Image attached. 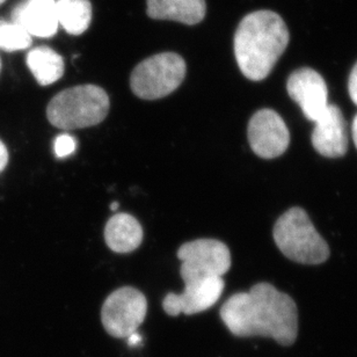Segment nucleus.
<instances>
[{
  "instance_id": "5",
  "label": "nucleus",
  "mask_w": 357,
  "mask_h": 357,
  "mask_svg": "<svg viewBox=\"0 0 357 357\" xmlns=\"http://www.w3.org/2000/svg\"><path fill=\"white\" fill-rule=\"evenodd\" d=\"M185 70V61L176 52L157 54L135 68L131 73V89L141 99H162L181 85Z\"/></svg>"
},
{
  "instance_id": "24",
  "label": "nucleus",
  "mask_w": 357,
  "mask_h": 357,
  "mask_svg": "<svg viewBox=\"0 0 357 357\" xmlns=\"http://www.w3.org/2000/svg\"><path fill=\"white\" fill-rule=\"evenodd\" d=\"M3 1H5V0H0V5H1V3H3Z\"/></svg>"
},
{
  "instance_id": "4",
  "label": "nucleus",
  "mask_w": 357,
  "mask_h": 357,
  "mask_svg": "<svg viewBox=\"0 0 357 357\" xmlns=\"http://www.w3.org/2000/svg\"><path fill=\"white\" fill-rule=\"evenodd\" d=\"M275 244L292 261L320 265L330 258V248L317 232L309 215L298 206L285 211L273 230Z\"/></svg>"
},
{
  "instance_id": "12",
  "label": "nucleus",
  "mask_w": 357,
  "mask_h": 357,
  "mask_svg": "<svg viewBox=\"0 0 357 357\" xmlns=\"http://www.w3.org/2000/svg\"><path fill=\"white\" fill-rule=\"evenodd\" d=\"M12 19L31 36L52 38L59 29L56 0H26L13 10Z\"/></svg>"
},
{
  "instance_id": "3",
  "label": "nucleus",
  "mask_w": 357,
  "mask_h": 357,
  "mask_svg": "<svg viewBox=\"0 0 357 357\" xmlns=\"http://www.w3.org/2000/svg\"><path fill=\"white\" fill-rule=\"evenodd\" d=\"M109 112L106 91L96 85H79L59 92L47 108V117L54 127L75 130L102 122Z\"/></svg>"
},
{
  "instance_id": "2",
  "label": "nucleus",
  "mask_w": 357,
  "mask_h": 357,
  "mask_svg": "<svg viewBox=\"0 0 357 357\" xmlns=\"http://www.w3.org/2000/svg\"><path fill=\"white\" fill-rule=\"evenodd\" d=\"M289 40L288 27L278 14L268 10L248 14L234 34V56L241 73L253 82L267 78Z\"/></svg>"
},
{
  "instance_id": "20",
  "label": "nucleus",
  "mask_w": 357,
  "mask_h": 357,
  "mask_svg": "<svg viewBox=\"0 0 357 357\" xmlns=\"http://www.w3.org/2000/svg\"><path fill=\"white\" fill-rule=\"evenodd\" d=\"M8 162V151L3 142L0 141V173L3 172Z\"/></svg>"
},
{
  "instance_id": "8",
  "label": "nucleus",
  "mask_w": 357,
  "mask_h": 357,
  "mask_svg": "<svg viewBox=\"0 0 357 357\" xmlns=\"http://www.w3.org/2000/svg\"><path fill=\"white\" fill-rule=\"evenodd\" d=\"M248 136L252 151L264 159L278 158L290 144V132L284 121L280 114L267 108L252 116Z\"/></svg>"
},
{
  "instance_id": "16",
  "label": "nucleus",
  "mask_w": 357,
  "mask_h": 357,
  "mask_svg": "<svg viewBox=\"0 0 357 357\" xmlns=\"http://www.w3.org/2000/svg\"><path fill=\"white\" fill-rule=\"evenodd\" d=\"M59 24L71 35H80L89 29L92 20L89 0H57Z\"/></svg>"
},
{
  "instance_id": "15",
  "label": "nucleus",
  "mask_w": 357,
  "mask_h": 357,
  "mask_svg": "<svg viewBox=\"0 0 357 357\" xmlns=\"http://www.w3.org/2000/svg\"><path fill=\"white\" fill-rule=\"evenodd\" d=\"M27 66L42 86L56 83L64 73L62 56L49 47H38L28 52Z\"/></svg>"
},
{
  "instance_id": "9",
  "label": "nucleus",
  "mask_w": 357,
  "mask_h": 357,
  "mask_svg": "<svg viewBox=\"0 0 357 357\" xmlns=\"http://www.w3.org/2000/svg\"><path fill=\"white\" fill-rule=\"evenodd\" d=\"M223 278H196L185 282L181 294L171 292L162 301V309L169 316H192L215 305L223 294Z\"/></svg>"
},
{
  "instance_id": "1",
  "label": "nucleus",
  "mask_w": 357,
  "mask_h": 357,
  "mask_svg": "<svg viewBox=\"0 0 357 357\" xmlns=\"http://www.w3.org/2000/svg\"><path fill=\"white\" fill-rule=\"evenodd\" d=\"M220 318L236 337H269L282 346H291L298 335V310L294 299L266 282L231 296L220 309Z\"/></svg>"
},
{
  "instance_id": "19",
  "label": "nucleus",
  "mask_w": 357,
  "mask_h": 357,
  "mask_svg": "<svg viewBox=\"0 0 357 357\" xmlns=\"http://www.w3.org/2000/svg\"><path fill=\"white\" fill-rule=\"evenodd\" d=\"M348 92L353 102L357 106V63L351 70L349 80H348Z\"/></svg>"
},
{
  "instance_id": "22",
  "label": "nucleus",
  "mask_w": 357,
  "mask_h": 357,
  "mask_svg": "<svg viewBox=\"0 0 357 357\" xmlns=\"http://www.w3.org/2000/svg\"><path fill=\"white\" fill-rule=\"evenodd\" d=\"M351 136H353V139H354V144L357 149V115L354 117V120H353V124H351Z\"/></svg>"
},
{
  "instance_id": "11",
  "label": "nucleus",
  "mask_w": 357,
  "mask_h": 357,
  "mask_svg": "<svg viewBox=\"0 0 357 357\" xmlns=\"http://www.w3.org/2000/svg\"><path fill=\"white\" fill-rule=\"evenodd\" d=\"M311 141L314 150L326 158H340L347 153V128L339 107L328 105L325 113L314 122Z\"/></svg>"
},
{
  "instance_id": "7",
  "label": "nucleus",
  "mask_w": 357,
  "mask_h": 357,
  "mask_svg": "<svg viewBox=\"0 0 357 357\" xmlns=\"http://www.w3.org/2000/svg\"><path fill=\"white\" fill-rule=\"evenodd\" d=\"M183 282L196 278H223L231 267L230 250L216 239H197L178 248Z\"/></svg>"
},
{
  "instance_id": "14",
  "label": "nucleus",
  "mask_w": 357,
  "mask_h": 357,
  "mask_svg": "<svg viewBox=\"0 0 357 357\" xmlns=\"http://www.w3.org/2000/svg\"><path fill=\"white\" fill-rule=\"evenodd\" d=\"M105 241L116 253H130L143 241V229L136 218L128 213H117L107 222Z\"/></svg>"
},
{
  "instance_id": "17",
  "label": "nucleus",
  "mask_w": 357,
  "mask_h": 357,
  "mask_svg": "<svg viewBox=\"0 0 357 357\" xmlns=\"http://www.w3.org/2000/svg\"><path fill=\"white\" fill-rule=\"evenodd\" d=\"M31 45V36L24 31L20 24L13 21L0 19V49L5 52H19L29 48Z\"/></svg>"
},
{
  "instance_id": "13",
  "label": "nucleus",
  "mask_w": 357,
  "mask_h": 357,
  "mask_svg": "<svg viewBox=\"0 0 357 357\" xmlns=\"http://www.w3.org/2000/svg\"><path fill=\"white\" fill-rule=\"evenodd\" d=\"M146 13L155 20L199 24L206 13V0H146Z\"/></svg>"
},
{
  "instance_id": "21",
  "label": "nucleus",
  "mask_w": 357,
  "mask_h": 357,
  "mask_svg": "<svg viewBox=\"0 0 357 357\" xmlns=\"http://www.w3.org/2000/svg\"><path fill=\"white\" fill-rule=\"evenodd\" d=\"M128 344H130V346H136V344H139L142 341V337L139 334L136 332V333L131 334L130 337H127Z\"/></svg>"
},
{
  "instance_id": "10",
  "label": "nucleus",
  "mask_w": 357,
  "mask_h": 357,
  "mask_svg": "<svg viewBox=\"0 0 357 357\" xmlns=\"http://www.w3.org/2000/svg\"><path fill=\"white\" fill-rule=\"evenodd\" d=\"M287 91L304 116L316 122L328 107V89L320 73L310 68L296 70L289 76Z\"/></svg>"
},
{
  "instance_id": "25",
  "label": "nucleus",
  "mask_w": 357,
  "mask_h": 357,
  "mask_svg": "<svg viewBox=\"0 0 357 357\" xmlns=\"http://www.w3.org/2000/svg\"><path fill=\"white\" fill-rule=\"evenodd\" d=\"M0 68H1V63H0Z\"/></svg>"
},
{
  "instance_id": "23",
  "label": "nucleus",
  "mask_w": 357,
  "mask_h": 357,
  "mask_svg": "<svg viewBox=\"0 0 357 357\" xmlns=\"http://www.w3.org/2000/svg\"><path fill=\"white\" fill-rule=\"evenodd\" d=\"M117 208H119V203L114 202L110 204V210H112V211H116Z\"/></svg>"
},
{
  "instance_id": "18",
  "label": "nucleus",
  "mask_w": 357,
  "mask_h": 357,
  "mask_svg": "<svg viewBox=\"0 0 357 357\" xmlns=\"http://www.w3.org/2000/svg\"><path fill=\"white\" fill-rule=\"evenodd\" d=\"M77 141L76 138L73 137L69 134L59 135L54 142V151L57 158L63 159L73 155L76 151Z\"/></svg>"
},
{
  "instance_id": "6",
  "label": "nucleus",
  "mask_w": 357,
  "mask_h": 357,
  "mask_svg": "<svg viewBox=\"0 0 357 357\" xmlns=\"http://www.w3.org/2000/svg\"><path fill=\"white\" fill-rule=\"evenodd\" d=\"M148 312V301L137 289H117L103 303L101 321L107 333L117 339H127L136 333Z\"/></svg>"
}]
</instances>
